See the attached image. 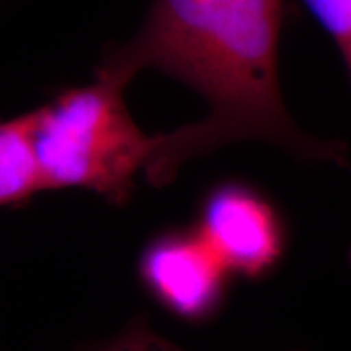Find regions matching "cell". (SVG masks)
Masks as SVG:
<instances>
[{
    "label": "cell",
    "instance_id": "obj_1",
    "mask_svg": "<svg viewBox=\"0 0 351 351\" xmlns=\"http://www.w3.org/2000/svg\"><path fill=\"white\" fill-rule=\"evenodd\" d=\"M287 0H153L130 41L104 52L96 72L130 83L160 70L207 101L202 121L158 134L145 168L155 187L189 160L236 142H267L298 160L348 168L346 145L306 134L289 116L278 77Z\"/></svg>",
    "mask_w": 351,
    "mask_h": 351
},
{
    "label": "cell",
    "instance_id": "obj_2",
    "mask_svg": "<svg viewBox=\"0 0 351 351\" xmlns=\"http://www.w3.org/2000/svg\"><path fill=\"white\" fill-rule=\"evenodd\" d=\"M127 85L96 72L90 85L60 91L28 112L44 191L83 189L116 207L130 200L134 179L147 168L156 135H147L132 119L124 99Z\"/></svg>",
    "mask_w": 351,
    "mask_h": 351
},
{
    "label": "cell",
    "instance_id": "obj_3",
    "mask_svg": "<svg viewBox=\"0 0 351 351\" xmlns=\"http://www.w3.org/2000/svg\"><path fill=\"white\" fill-rule=\"evenodd\" d=\"M195 230L231 275L247 280L274 271L287 249L278 210L257 189L238 181L210 189L200 204Z\"/></svg>",
    "mask_w": 351,
    "mask_h": 351
},
{
    "label": "cell",
    "instance_id": "obj_4",
    "mask_svg": "<svg viewBox=\"0 0 351 351\" xmlns=\"http://www.w3.org/2000/svg\"><path fill=\"white\" fill-rule=\"evenodd\" d=\"M230 271L200 232L169 230L145 245L140 282L163 309L192 324L207 322L221 309Z\"/></svg>",
    "mask_w": 351,
    "mask_h": 351
},
{
    "label": "cell",
    "instance_id": "obj_5",
    "mask_svg": "<svg viewBox=\"0 0 351 351\" xmlns=\"http://www.w3.org/2000/svg\"><path fill=\"white\" fill-rule=\"evenodd\" d=\"M43 191L28 112L0 122V207L21 205Z\"/></svg>",
    "mask_w": 351,
    "mask_h": 351
},
{
    "label": "cell",
    "instance_id": "obj_6",
    "mask_svg": "<svg viewBox=\"0 0 351 351\" xmlns=\"http://www.w3.org/2000/svg\"><path fill=\"white\" fill-rule=\"evenodd\" d=\"M339 49L351 82V0H300ZM351 263V249H350Z\"/></svg>",
    "mask_w": 351,
    "mask_h": 351
},
{
    "label": "cell",
    "instance_id": "obj_7",
    "mask_svg": "<svg viewBox=\"0 0 351 351\" xmlns=\"http://www.w3.org/2000/svg\"><path fill=\"white\" fill-rule=\"evenodd\" d=\"M86 351H186L156 333L145 315L135 317L112 339Z\"/></svg>",
    "mask_w": 351,
    "mask_h": 351
}]
</instances>
